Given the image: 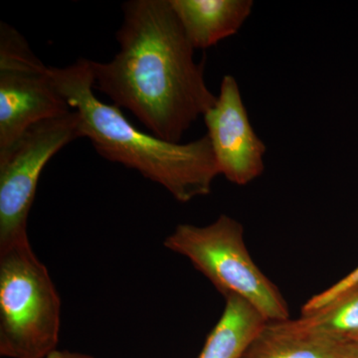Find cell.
<instances>
[{"label": "cell", "mask_w": 358, "mask_h": 358, "mask_svg": "<svg viewBox=\"0 0 358 358\" xmlns=\"http://www.w3.org/2000/svg\"><path fill=\"white\" fill-rule=\"evenodd\" d=\"M115 33L120 50L109 62L90 60L94 89L126 109L150 134L179 143L217 102L207 87L169 0H131Z\"/></svg>", "instance_id": "1"}, {"label": "cell", "mask_w": 358, "mask_h": 358, "mask_svg": "<svg viewBox=\"0 0 358 358\" xmlns=\"http://www.w3.org/2000/svg\"><path fill=\"white\" fill-rule=\"evenodd\" d=\"M50 73L59 93L80 115L82 136L103 159L138 171L182 203L211 192L220 171L207 134L176 143L136 128L120 108L96 98L88 59L50 67Z\"/></svg>", "instance_id": "2"}, {"label": "cell", "mask_w": 358, "mask_h": 358, "mask_svg": "<svg viewBox=\"0 0 358 358\" xmlns=\"http://www.w3.org/2000/svg\"><path fill=\"white\" fill-rule=\"evenodd\" d=\"M60 326L57 289L30 242L0 250V355L48 358Z\"/></svg>", "instance_id": "3"}, {"label": "cell", "mask_w": 358, "mask_h": 358, "mask_svg": "<svg viewBox=\"0 0 358 358\" xmlns=\"http://www.w3.org/2000/svg\"><path fill=\"white\" fill-rule=\"evenodd\" d=\"M164 245L186 257L224 296L244 299L268 322L289 319L286 301L250 256L243 226L235 219L222 214L203 227L179 224Z\"/></svg>", "instance_id": "4"}, {"label": "cell", "mask_w": 358, "mask_h": 358, "mask_svg": "<svg viewBox=\"0 0 358 358\" xmlns=\"http://www.w3.org/2000/svg\"><path fill=\"white\" fill-rule=\"evenodd\" d=\"M81 138L80 115L72 110L35 124L0 155V250L29 241L28 216L40 176L59 150Z\"/></svg>", "instance_id": "5"}, {"label": "cell", "mask_w": 358, "mask_h": 358, "mask_svg": "<svg viewBox=\"0 0 358 358\" xmlns=\"http://www.w3.org/2000/svg\"><path fill=\"white\" fill-rule=\"evenodd\" d=\"M72 109L59 93L50 67L13 26L0 22V155L35 124Z\"/></svg>", "instance_id": "6"}, {"label": "cell", "mask_w": 358, "mask_h": 358, "mask_svg": "<svg viewBox=\"0 0 358 358\" xmlns=\"http://www.w3.org/2000/svg\"><path fill=\"white\" fill-rule=\"evenodd\" d=\"M203 117L220 174L237 185L259 178L266 145L252 128L234 77L224 76L217 102Z\"/></svg>", "instance_id": "7"}, {"label": "cell", "mask_w": 358, "mask_h": 358, "mask_svg": "<svg viewBox=\"0 0 358 358\" xmlns=\"http://www.w3.org/2000/svg\"><path fill=\"white\" fill-rule=\"evenodd\" d=\"M194 49L215 46L236 34L253 8L251 0H169Z\"/></svg>", "instance_id": "8"}, {"label": "cell", "mask_w": 358, "mask_h": 358, "mask_svg": "<svg viewBox=\"0 0 358 358\" xmlns=\"http://www.w3.org/2000/svg\"><path fill=\"white\" fill-rule=\"evenodd\" d=\"M345 343L313 333L298 320L267 322L242 358H343Z\"/></svg>", "instance_id": "9"}, {"label": "cell", "mask_w": 358, "mask_h": 358, "mask_svg": "<svg viewBox=\"0 0 358 358\" xmlns=\"http://www.w3.org/2000/svg\"><path fill=\"white\" fill-rule=\"evenodd\" d=\"M225 308L209 334L199 358H242L268 322L251 303L226 296Z\"/></svg>", "instance_id": "10"}, {"label": "cell", "mask_w": 358, "mask_h": 358, "mask_svg": "<svg viewBox=\"0 0 358 358\" xmlns=\"http://www.w3.org/2000/svg\"><path fill=\"white\" fill-rule=\"evenodd\" d=\"M301 324L313 333L341 343L358 338V288L348 292L319 312L301 315Z\"/></svg>", "instance_id": "11"}, {"label": "cell", "mask_w": 358, "mask_h": 358, "mask_svg": "<svg viewBox=\"0 0 358 358\" xmlns=\"http://www.w3.org/2000/svg\"><path fill=\"white\" fill-rule=\"evenodd\" d=\"M358 288V267L350 274L336 282L334 286L324 289L322 293L315 294L301 308V315H310L331 305L343 294Z\"/></svg>", "instance_id": "12"}, {"label": "cell", "mask_w": 358, "mask_h": 358, "mask_svg": "<svg viewBox=\"0 0 358 358\" xmlns=\"http://www.w3.org/2000/svg\"><path fill=\"white\" fill-rule=\"evenodd\" d=\"M343 358H358V341L345 343Z\"/></svg>", "instance_id": "13"}, {"label": "cell", "mask_w": 358, "mask_h": 358, "mask_svg": "<svg viewBox=\"0 0 358 358\" xmlns=\"http://www.w3.org/2000/svg\"><path fill=\"white\" fill-rule=\"evenodd\" d=\"M48 358H93L88 357L86 355H81V353L66 352H60V350H55L53 353L49 355Z\"/></svg>", "instance_id": "14"}, {"label": "cell", "mask_w": 358, "mask_h": 358, "mask_svg": "<svg viewBox=\"0 0 358 358\" xmlns=\"http://www.w3.org/2000/svg\"><path fill=\"white\" fill-rule=\"evenodd\" d=\"M358 341V338H357V341Z\"/></svg>", "instance_id": "15"}]
</instances>
